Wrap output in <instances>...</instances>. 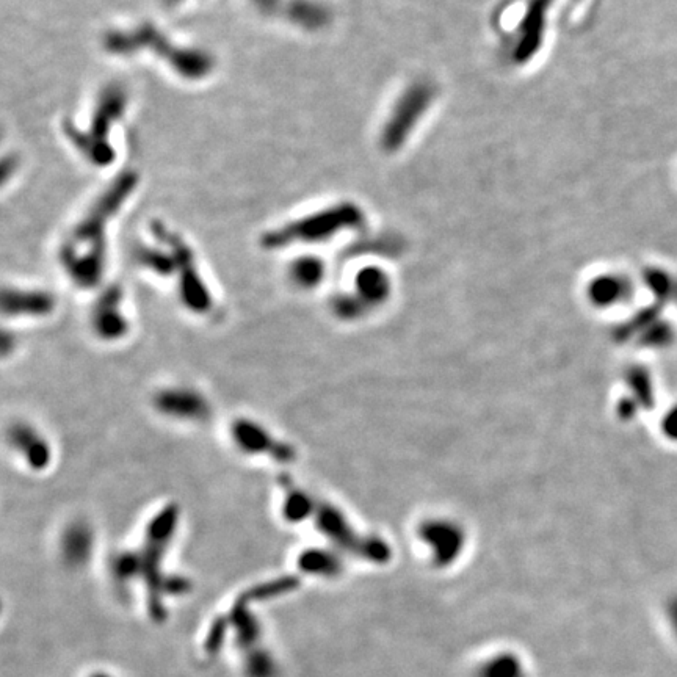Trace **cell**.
I'll return each mask as SVG.
<instances>
[{
  "label": "cell",
  "instance_id": "cell-1",
  "mask_svg": "<svg viewBox=\"0 0 677 677\" xmlns=\"http://www.w3.org/2000/svg\"><path fill=\"white\" fill-rule=\"evenodd\" d=\"M140 176L126 170L88 207L58 248L66 278L82 290L96 289L104 279L109 256V225L137 190Z\"/></svg>",
  "mask_w": 677,
  "mask_h": 677
},
{
  "label": "cell",
  "instance_id": "cell-2",
  "mask_svg": "<svg viewBox=\"0 0 677 677\" xmlns=\"http://www.w3.org/2000/svg\"><path fill=\"white\" fill-rule=\"evenodd\" d=\"M105 51L121 57H131L138 52L153 54L167 62L182 79L196 82L209 76L215 68L214 57L203 49L184 48L173 43L153 22H142L131 29H115L105 33Z\"/></svg>",
  "mask_w": 677,
  "mask_h": 677
},
{
  "label": "cell",
  "instance_id": "cell-3",
  "mask_svg": "<svg viewBox=\"0 0 677 677\" xmlns=\"http://www.w3.org/2000/svg\"><path fill=\"white\" fill-rule=\"evenodd\" d=\"M361 223L363 212L358 206L352 203L336 204L265 232L261 245L268 251H281L295 245L326 242L337 232L356 228Z\"/></svg>",
  "mask_w": 677,
  "mask_h": 677
},
{
  "label": "cell",
  "instance_id": "cell-4",
  "mask_svg": "<svg viewBox=\"0 0 677 677\" xmlns=\"http://www.w3.org/2000/svg\"><path fill=\"white\" fill-rule=\"evenodd\" d=\"M127 98L123 87L110 85L99 96L98 105L91 116L87 129L69 127L66 137L73 143L91 165L105 167L115 160V149L110 145V134L113 127L120 123L126 112Z\"/></svg>",
  "mask_w": 677,
  "mask_h": 677
},
{
  "label": "cell",
  "instance_id": "cell-5",
  "mask_svg": "<svg viewBox=\"0 0 677 677\" xmlns=\"http://www.w3.org/2000/svg\"><path fill=\"white\" fill-rule=\"evenodd\" d=\"M151 231L167 243L174 259V276L178 287L179 300L187 311L195 315H209L215 309V298L212 290L203 278L200 265L189 243L171 231L167 225L156 223Z\"/></svg>",
  "mask_w": 677,
  "mask_h": 677
},
{
  "label": "cell",
  "instance_id": "cell-6",
  "mask_svg": "<svg viewBox=\"0 0 677 677\" xmlns=\"http://www.w3.org/2000/svg\"><path fill=\"white\" fill-rule=\"evenodd\" d=\"M435 96L436 88L427 80L414 82L403 91L381 131V146L388 153H395L408 142L417 124L435 101Z\"/></svg>",
  "mask_w": 677,
  "mask_h": 677
},
{
  "label": "cell",
  "instance_id": "cell-7",
  "mask_svg": "<svg viewBox=\"0 0 677 677\" xmlns=\"http://www.w3.org/2000/svg\"><path fill=\"white\" fill-rule=\"evenodd\" d=\"M229 435L234 447L247 457L267 458L279 464H290L297 460V450L290 442L283 441L265 425L248 417L232 420Z\"/></svg>",
  "mask_w": 677,
  "mask_h": 677
},
{
  "label": "cell",
  "instance_id": "cell-8",
  "mask_svg": "<svg viewBox=\"0 0 677 677\" xmlns=\"http://www.w3.org/2000/svg\"><path fill=\"white\" fill-rule=\"evenodd\" d=\"M153 406L160 416L182 424H203L212 416V406L206 395L190 386L160 389L154 394Z\"/></svg>",
  "mask_w": 677,
  "mask_h": 677
},
{
  "label": "cell",
  "instance_id": "cell-9",
  "mask_svg": "<svg viewBox=\"0 0 677 677\" xmlns=\"http://www.w3.org/2000/svg\"><path fill=\"white\" fill-rule=\"evenodd\" d=\"M91 330L99 341H123L131 331V320L124 311V292L120 286H110L104 289L90 315Z\"/></svg>",
  "mask_w": 677,
  "mask_h": 677
},
{
  "label": "cell",
  "instance_id": "cell-10",
  "mask_svg": "<svg viewBox=\"0 0 677 677\" xmlns=\"http://www.w3.org/2000/svg\"><path fill=\"white\" fill-rule=\"evenodd\" d=\"M57 300L48 290L4 287L2 290V314L11 320L46 319L55 311Z\"/></svg>",
  "mask_w": 677,
  "mask_h": 677
},
{
  "label": "cell",
  "instance_id": "cell-11",
  "mask_svg": "<svg viewBox=\"0 0 677 677\" xmlns=\"http://www.w3.org/2000/svg\"><path fill=\"white\" fill-rule=\"evenodd\" d=\"M7 438L11 449L30 471H48L52 464L51 442L37 427L27 422H16L8 430Z\"/></svg>",
  "mask_w": 677,
  "mask_h": 677
},
{
  "label": "cell",
  "instance_id": "cell-12",
  "mask_svg": "<svg viewBox=\"0 0 677 677\" xmlns=\"http://www.w3.org/2000/svg\"><path fill=\"white\" fill-rule=\"evenodd\" d=\"M281 516L287 524H300L314 518L319 502L306 489L300 488L292 478H281Z\"/></svg>",
  "mask_w": 677,
  "mask_h": 677
},
{
  "label": "cell",
  "instance_id": "cell-13",
  "mask_svg": "<svg viewBox=\"0 0 677 677\" xmlns=\"http://www.w3.org/2000/svg\"><path fill=\"white\" fill-rule=\"evenodd\" d=\"M549 4H551V0H532L529 11L525 13L524 21L521 22L519 43L516 46L518 62L529 60L540 46L541 37H543L544 18H546Z\"/></svg>",
  "mask_w": 677,
  "mask_h": 677
},
{
  "label": "cell",
  "instance_id": "cell-14",
  "mask_svg": "<svg viewBox=\"0 0 677 677\" xmlns=\"http://www.w3.org/2000/svg\"><path fill=\"white\" fill-rule=\"evenodd\" d=\"M355 297L363 303L364 308L380 305L389 295V278L380 268L367 267L356 275Z\"/></svg>",
  "mask_w": 677,
  "mask_h": 677
},
{
  "label": "cell",
  "instance_id": "cell-15",
  "mask_svg": "<svg viewBox=\"0 0 677 677\" xmlns=\"http://www.w3.org/2000/svg\"><path fill=\"white\" fill-rule=\"evenodd\" d=\"M326 275V265L322 259L315 256H300L295 261L290 262L289 276L290 283L301 290H312L322 284Z\"/></svg>",
  "mask_w": 677,
  "mask_h": 677
},
{
  "label": "cell",
  "instance_id": "cell-16",
  "mask_svg": "<svg viewBox=\"0 0 677 677\" xmlns=\"http://www.w3.org/2000/svg\"><path fill=\"white\" fill-rule=\"evenodd\" d=\"M629 289L626 279L621 275H601L588 284V298L596 306L615 305Z\"/></svg>",
  "mask_w": 677,
  "mask_h": 677
},
{
  "label": "cell",
  "instance_id": "cell-17",
  "mask_svg": "<svg viewBox=\"0 0 677 677\" xmlns=\"http://www.w3.org/2000/svg\"><path fill=\"white\" fill-rule=\"evenodd\" d=\"M422 536L431 546H435L436 551H444L446 549L447 555L453 554V551L461 543L460 529H458L457 525L446 521L427 522L424 525Z\"/></svg>",
  "mask_w": 677,
  "mask_h": 677
}]
</instances>
